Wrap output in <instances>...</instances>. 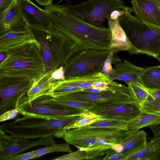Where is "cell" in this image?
Returning <instances> with one entry per match:
<instances>
[{"instance_id":"cell-42","label":"cell","mask_w":160,"mask_h":160,"mask_svg":"<svg viewBox=\"0 0 160 160\" xmlns=\"http://www.w3.org/2000/svg\"><path fill=\"white\" fill-rule=\"evenodd\" d=\"M39 5L44 6L51 5L52 3L53 0H34Z\"/></svg>"},{"instance_id":"cell-19","label":"cell","mask_w":160,"mask_h":160,"mask_svg":"<svg viewBox=\"0 0 160 160\" xmlns=\"http://www.w3.org/2000/svg\"><path fill=\"white\" fill-rule=\"evenodd\" d=\"M114 64V72L108 76L110 80L122 81L127 84L130 82L139 83L138 79L143 68L132 64L127 60Z\"/></svg>"},{"instance_id":"cell-21","label":"cell","mask_w":160,"mask_h":160,"mask_svg":"<svg viewBox=\"0 0 160 160\" xmlns=\"http://www.w3.org/2000/svg\"><path fill=\"white\" fill-rule=\"evenodd\" d=\"M110 80L108 76L100 72L91 75L71 77L57 81L63 85L80 88L83 91L91 88L96 82L108 81Z\"/></svg>"},{"instance_id":"cell-36","label":"cell","mask_w":160,"mask_h":160,"mask_svg":"<svg viewBox=\"0 0 160 160\" xmlns=\"http://www.w3.org/2000/svg\"><path fill=\"white\" fill-rule=\"evenodd\" d=\"M125 156L122 153H119L110 148L106 151V155L102 159L103 160H122Z\"/></svg>"},{"instance_id":"cell-23","label":"cell","mask_w":160,"mask_h":160,"mask_svg":"<svg viewBox=\"0 0 160 160\" xmlns=\"http://www.w3.org/2000/svg\"><path fill=\"white\" fill-rule=\"evenodd\" d=\"M138 82L148 91L160 90V65L143 68Z\"/></svg>"},{"instance_id":"cell-18","label":"cell","mask_w":160,"mask_h":160,"mask_svg":"<svg viewBox=\"0 0 160 160\" xmlns=\"http://www.w3.org/2000/svg\"><path fill=\"white\" fill-rule=\"evenodd\" d=\"M133 12L142 21L160 26V8L149 0H131Z\"/></svg>"},{"instance_id":"cell-45","label":"cell","mask_w":160,"mask_h":160,"mask_svg":"<svg viewBox=\"0 0 160 160\" xmlns=\"http://www.w3.org/2000/svg\"><path fill=\"white\" fill-rule=\"evenodd\" d=\"M68 0H60V1L58 3H57V4H58L60 2H62L63 1H68Z\"/></svg>"},{"instance_id":"cell-41","label":"cell","mask_w":160,"mask_h":160,"mask_svg":"<svg viewBox=\"0 0 160 160\" xmlns=\"http://www.w3.org/2000/svg\"><path fill=\"white\" fill-rule=\"evenodd\" d=\"M149 160H160V148L151 155Z\"/></svg>"},{"instance_id":"cell-31","label":"cell","mask_w":160,"mask_h":160,"mask_svg":"<svg viewBox=\"0 0 160 160\" xmlns=\"http://www.w3.org/2000/svg\"><path fill=\"white\" fill-rule=\"evenodd\" d=\"M127 122L119 120L102 119L88 125L92 127L106 128H115L126 129Z\"/></svg>"},{"instance_id":"cell-32","label":"cell","mask_w":160,"mask_h":160,"mask_svg":"<svg viewBox=\"0 0 160 160\" xmlns=\"http://www.w3.org/2000/svg\"><path fill=\"white\" fill-rule=\"evenodd\" d=\"M140 106L142 111L160 115V99L153 98L149 94L148 99Z\"/></svg>"},{"instance_id":"cell-9","label":"cell","mask_w":160,"mask_h":160,"mask_svg":"<svg viewBox=\"0 0 160 160\" xmlns=\"http://www.w3.org/2000/svg\"><path fill=\"white\" fill-rule=\"evenodd\" d=\"M89 110L103 119L126 122L136 118L142 112L140 105L133 100L98 104Z\"/></svg>"},{"instance_id":"cell-17","label":"cell","mask_w":160,"mask_h":160,"mask_svg":"<svg viewBox=\"0 0 160 160\" xmlns=\"http://www.w3.org/2000/svg\"><path fill=\"white\" fill-rule=\"evenodd\" d=\"M21 111L37 114L53 116L69 117L80 115L83 111L70 108H58L48 105L33 104L23 97L19 102Z\"/></svg>"},{"instance_id":"cell-43","label":"cell","mask_w":160,"mask_h":160,"mask_svg":"<svg viewBox=\"0 0 160 160\" xmlns=\"http://www.w3.org/2000/svg\"><path fill=\"white\" fill-rule=\"evenodd\" d=\"M156 4L160 8V0H149Z\"/></svg>"},{"instance_id":"cell-16","label":"cell","mask_w":160,"mask_h":160,"mask_svg":"<svg viewBox=\"0 0 160 160\" xmlns=\"http://www.w3.org/2000/svg\"><path fill=\"white\" fill-rule=\"evenodd\" d=\"M31 103L33 104L48 105L58 108H70L82 111L90 110L98 104L89 101L67 98L60 97H53L49 95L39 97Z\"/></svg>"},{"instance_id":"cell-44","label":"cell","mask_w":160,"mask_h":160,"mask_svg":"<svg viewBox=\"0 0 160 160\" xmlns=\"http://www.w3.org/2000/svg\"><path fill=\"white\" fill-rule=\"evenodd\" d=\"M155 58L157 59L159 62H160V52Z\"/></svg>"},{"instance_id":"cell-10","label":"cell","mask_w":160,"mask_h":160,"mask_svg":"<svg viewBox=\"0 0 160 160\" xmlns=\"http://www.w3.org/2000/svg\"><path fill=\"white\" fill-rule=\"evenodd\" d=\"M52 136L30 140L24 138L12 137L0 129V160L9 157L34 147L48 146L56 143Z\"/></svg>"},{"instance_id":"cell-1","label":"cell","mask_w":160,"mask_h":160,"mask_svg":"<svg viewBox=\"0 0 160 160\" xmlns=\"http://www.w3.org/2000/svg\"><path fill=\"white\" fill-rule=\"evenodd\" d=\"M45 7L52 20V27L74 41L80 51L109 50L111 33L109 28L89 23L66 11L62 5L52 4Z\"/></svg>"},{"instance_id":"cell-40","label":"cell","mask_w":160,"mask_h":160,"mask_svg":"<svg viewBox=\"0 0 160 160\" xmlns=\"http://www.w3.org/2000/svg\"><path fill=\"white\" fill-rule=\"evenodd\" d=\"M148 91L149 95L153 98L160 99V90Z\"/></svg>"},{"instance_id":"cell-3","label":"cell","mask_w":160,"mask_h":160,"mask_svg":"<svg viewBox=\"0 0 160 160\" xmlns=\"http://www.w3.org/2000/svg\"><path fill=\"white\" fill-rule=\"evenodd\" d=\"M21 113L22 117L2 124L0 129L12 137L29 139L51 136L62 138L68 130L65 128L77 122L80 117L45 115L21 110Z\"/></svg>"},{"instance_id":"cell-6","label":"cell","mask_w":160,"mask_h":160,"mask_svg":"<svg viewBox=\"0 0 160 160\" xmlns=\"http://www.w3.org/2000/svg\"><path fill=\"white\" fill-rule=\"evenodd\" d=\"M118 20L138 53L155 58L160 52V26L144 22L130 13L122 15Z\"/></svg>"},{"instance_id":"cell-35","label":"cell","mask_w":160,"mask_h":160,"mask_svg":"<svg viewBox=\"0 0 160 160\" xmlns=\"http://www.w3.org/2000/svg\"><path fill=\"white\" fill-rule=\"evenodd\" d=\"M40 157L35 153L34 151H33L24 153L12 156L8 158L6 160H26Z\"/></svg>"},{"instance_id":"cell-26","label":"cell","mask_w":160,"mask_h":160,"mask_svg":"<svg viewBox=\"0 0 160 160\" xmlns=\"http://www.w3.org/2000/svg\"><path fill=\"white\" fill-rule=\"evenodd\" d=\"M160 148V137L152 138L144 147L136 153L124 158L122 160H149L151 155Z\"/></svg>"},{"instance_id":"cell-39","label":"cell","mask_w":160,"mask_h":160,"mask_svg":"<svg viewBox=\"0 0 160 160\" xmlns=\"http://www.w3.org/2000/svg\"><path fill=\"white\" fill-rule=\"evenodd\" d=\"M149 127L150 129L154 133L153 138H156L159 137L160 135V127L159 124L152 125Z\"/></svg>"},{"instance_id":"cell-8","label":"cell","mask_w":160,"mask_h":160,"mask_svg":"<svg viewBox=\"0 0 160 160\" xmlns=\"http://www.w3.org/2000/svg\"><path fill=\"white\" fill-rule=\"evenodd\" d=\"M66 11L95 26L104 27L102 22L113 11L124 6L122 0H88L74 5H62Z\"/></svg>"},{"instance_id":"cell-38","label":"cell","mask_w":160,"mask_h":160,"mask_svg":"<svg viewBox=\"0 0 160 160\" xmlns=\"http://www.w3.org/2000/svg\"><path fill=\"white\" fill-rule=\"evenodd\" d=\"M15 0H0V14L6 11Z\"/></svg>"},{"instance_id":"cell-13","label":"cell","mask_w":160,"mask_h":160,"mask_svg":"<svg viewBox=\"0 0 160 160\" xmlns=\"http://www.w3.org/2000/svg\"><path fill=\"white\" fill-rule=\"evenodd\" d=\"M21 11L29 27L43 29L52 28V22L48 13L30 0H19Z\"/></svg>"},{"instance_id":"cell-11","label":"cell","mask_w":160,"mask_h":160,"mask_svg":"<svg viewBox=\"0 0 160 160\" xmlns=\"http://www.w3.org/2000/svg\"><path fill=\"white\" fill-rule=\"evenodd\" d=\"M35 80H28L0 85V115L19 104Z\"/></svg>"},{"instance_id":"cell-4","label":"cell","mask_w":160,"mask_h":160,"mask_svg":"<svg viewBox=\"0 0 160 160\" xmlns=\"http://www.w3.org/2000/svg\"><path fill=\"white\" fill-rule=\"evenodd\" d=\"M29 28L33 38L39 44L44 73L53 72L59 67L64 66L71 57L80 51L74 41L52 28Z\"/></svg>"},{"instance_id":"cell-15","label":"cell","mask_w":160,"mask_h":160,"mask_svg":"<svg viewBox=\"0 0 160 160\" xmlns=\"http://www.w3.org/2000/svg\"><path fill=\"white\" fill-rule=\"evenodd\" d=\"M58 97L89 101L98 104L112 102H128L133 100L131 98L122 94L110 91L93 92L82 91L68 93Z\"/></svg>"},{"instance_id":"cell-12","label":"cell","mask_w":160,"mask_h":160,"mask_svg":"<svg viewBox=\"0 0 160 160\" xmlns=\"http://www.w3.org/2000/svg\"><path fill=\"white\" fill-rule=\"evenodd\" d=\"M119 17L117 14L111 13L107 18L108 28L111 33L109 50L114 53L127 51L130 54H138L137 50L130 42L121 26L118 20Z\"/></svg>"},{"instance_id":"cell-33","label":"cell","mask_w":160,"mask_h":160,"mask_svg":"<svg viewBox=\"0 0 160 160\" xmlns=\"http://www.w3.org/2000/svg\"><path fill=\"white\" fill-rule=\"evenodd\" d=\"M21 115V108L19 105L16 108L7 111L1 115L0 122L15 119L18 118Z\"/></svg>"},{"instance_id":"cell-27","label":"cell","mask_w":160,"mask_h":160,"mask_svg":"<svg viewBox=\"0 0 160 160\" xmlns=\"http://www.w3.org/2000/svg\"><path fill=\"white\" fill-rule=\"evenodd\" d=\"M105 151H87L78 149L66 155L52 159L53 160H94L103 155Z\"/></svg>"},{"instance_id":"cell-34","label":"cell","mask_w":160,"mask_h":160,"mask_svg":"<svg viewBox=\"0 0 160 160\" xmlns=\"http://www.w3.org/2000/svg\"><path fill=\"white\" fill-rule=\"evenodd\" d=\"M114 54L113 52H111L106 60L102 69L100 72L108 76L112 73L114 71V68H112V65Z\"/></svg>"},{"instance_id":"cell-25","label":"cell","mask_w":160,"mask_h":160,"mask_svg":"<svg viewBox=\"0 0 160 160\" xmlns=\"http://www.w3.org/2000/svg\"><path fill=\"white\" fill-rule=\"evenodd\" d=\"M160 124V115L149 113L142 111L133 119L127 122V130L136 131L151 125Z\"/></svg>"},{"instance_id":"cell-5","label":"cell","mask_w":160,"mask_h":160,"mask_svg":"<svg viewBox=\"0 0 160 160\" xmlns=\"http://www.w3.org/2000/svg\"><path fill=\"white\" fill-rule=\"evenodd\" d=\"M134 131L88 125L68 130L62 138L78 149L107 151L113 145L121 143Z\"/></svg>"},{"instance_id":"cell-29","label":"cell","mask_w":160,"mask_h":160,"mask_svg":"<svg viewBox=\"0 0 160 160\" xmlns=\"http://www.w3.org/2000/svg\"><path fill=\"white\" fill-rule=\"evenodd\" d=\"M80 118L77 122L67 127V130L82 127L89 125L95 121L102 119L100 116L92 112L89 110H84L80 115Z\"/></svg>"},{"instance_id":"cell-24","label":"cell","mask_w":160,"mask_h":160,"mask_svg":"<svg viewBox=\"0 0 160 160\" xmlns=\"http://www.w3.org/2000/svg\"><path fill=\"white\" fill-rule=\"evenodd\" d=\"M33 38L29 28V30L8 32L0 37V52L7 48L21 44Z\"/></svg>"},{"instance_id":"cell-28","label":"cell","mask_w":160,"mask_h":160,"mask_svg":"<svg viewBox=\"0 0 160 160\" xmlns=\"http://www.w3.org/2000/svg\"><path fill=\"white\" fill-rule=\"evenodd\" d=\"M127 84L130 95L134 101L140 105L148 99L149 94L140 84L130 82Z\"/></svg>"},{"instance_id":"cell-20","label":"cell","mask_w":160,"mask_h":160,"mask_svg":"<svg viewBox=\"0 0 160 160\" xmlns=\"http://www.w3.org/2000/svg\"><path fill=\"white\" fill-rule=\"evenodd\" d=\"M52 72L44 73L34 81L27 95L24 96L27 101L31 102L39 97L49 94L54 81L52 78Z\"/></svg>"},{"instance_id":"cell-22","label":"cell","mask_w":160,"mask_h":160,"mask_svg":"<svg viewBox=\"0 0 160 160\" xmlns=\"http://www.w3.org/2000/svg\"><path fill=\"white\" fill-rule=\"evenodd\" d=\"M147 134L144 131H134L120 143L122 149V153L125 157L136 153L144 147L147 142Z\"/></svg>"},{"instance_id":"cell-30","label":"cell","mask_w":160,"mask_h":160,"mask_svg":"<svg viewBox=\"0 0 160 160\" xmlns=\"http://www.w3.org/2000/svg\"><path fill=\"white\" fill-rule=\"evenodd\" d=\"M70 144L67 142L60 143H56L51 145L45 146L44 147L40 148L34 150L35 153L40 157L47 153L56 152H72Z\"/></svg>"},{"instance_id":"cell-37","label":"cell","mask_w":160,"mask_h":160,"mask_svg":"<svg viewBox=\"0 0 160 160\" xmlns=\"http://www.w3.org/2000/svg\"><path fill=\"white\" fill-rule=\"evenodd\" d=\"M52 76L54 81L63 80L65 79L63 66H61L52 73Z\"/></svg>"},{"instance_id":"cell-2","label":"cell","mask_w":160,"mask_h":160,"mask_svg":"<svg viewBox=\"0 0 160 160\" xmlns=\"http://www.w3.org/2000/svg\"><path fill=\"white\" fill-rule=\"evenodd\" d=\"M2 52L6 57L0 63V84L35 80L44 73L40 45L33 38Z\"/></svg>"},{"instance_id":"cell-14","label":"cell","mask_w":160,"mask_h":160,"mask_svg":"<svg viewBox=\"0 0 160 160\" xmlns=\"http://www.w3.org/2000/svg\"><path fill=\"white\" fill-rule=\"evenodd\" d=\"M29 30L21 12L19 0H15L9 8L0 14V36L10 31Z\"/></svg>"},{"instance_id":"cell-7","label":"cell","mask_w":160,"mask_h":160,"mask_svg":"<svg viewBox=\"0 0 160 160\" xmlns=\"http://www.w3.org/2000/svg\"><path fill=\"white\" fill-rule=\"evenodd\" d=\"M111 52L109 50L95 49L80 51L63 66L65 79L100 72Z\"/></svg>"}]
</instances>
